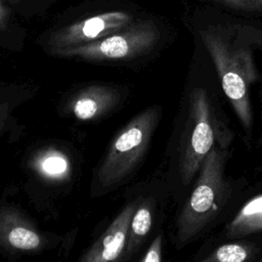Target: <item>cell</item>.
Returning <instances> with one entry per match:
<instances>
[{
  "label": "cell",
  "instance_id": "1",
  "mask_svg": "<svg viewBox=\"0 0 262 262\" xmlns=\"http://www.w3.org/2000/svg\"><path fill=\"white\" fill-rule=\"evenodd\" d=\"M160 118V106L150 105L118 130L93 169L91 198L104 196L133 178L145 158Z\"/></svg>",
  "mask_w": 262,
  "mask_h": 262
},
{
  "label": "cell",
  "instance_id": "2",
  "mask_svg": "<svg viewBox=\"0 0 262 262\" xmlns=\"http://www.w3.org/2000/svg\"><path fill=\"white\" fill-rule=\"evenodd\" d=\"M160 41L158 27L147 19H134L130 25L95 42L60 50L53 57L83 62L131 66L147 56Z\"/></svg>",
  "mask_w": 262,
  "mask_h": 262
},
{
  "label": "cell",
  "instance_id": "3",
  "mask_svg": "<svg viewBox=\"0 0 262 262\" xmlns=\"http://www.w3.org/2000/svg\"><path fill=\"white\" fill-rule=\"evenodd\" d=\"M225 150L214 145L205 158L193 190L176 221V241L178 245L189 242L200 233L215 217L224 198Z\"/></svg>",
  "mask_w": 262,
  "mask_h": 262
},
{
  "label": "cell",
  "instance_id": "4",
  "mask_svg": "<svg viewBox=\"0 0 262 262\" xmlns=\"http://www.w3.org/2000/svg\"><path fill=\"white\" fill-rule=\"evenodd\" d=\"M204 43L214 62L223 91L245 130L252 127L249 88L256 80V70L249 52L231 49L220 38L206 34Z\"/></svg>",
  "mask_w": 262,
  "mask_h": 262
},
{
  "label": "cell",
  "instance_id": "5",
  "mask_svg": "<svg viewBox=\"0 0 262 262\" xmlns=\"http://www.w3.org/2000/svg\"><path fill=\"white\" fill-rule=\"evenodd\" d=\"M130 89L126 84L93 81L79 84L62 94L57 113L62 118L97 123L119 112L127 102Z\"/></svg>",
  "mask_w": 262,
  "mask_h": 262
},
{
  "label": "cell",
  "instance_id": "6",
  "mask_svg": "<svg viewBox=\"0 0 262 262\" xmlns=\"http://www.w3.org/2000/svg\"><path fill=\"white\" fill-rule=\"evenodd\" d=\"M63 237L42 230L17 205L0 200V254L9 260L39 255L58 247Z\"/></svg>",
  "mask_w": 262,
  "mask_h": 262
},
{
  "label": "cell",
  "instance_id": "7",
  "mask_svg": "<svg viewBox=\"0 0 262 262\" xmlns=\"http://www.w3.org/2000/svg\"><path fill=\"white\" fill-rule=\"evenodd\" d=\"M214 117L207 91L194 88L189 95V120L187 133L179 160V175L183 185L192 180L215 145Z\"/></svg>",
  "mask_w": 262,
  "mask_h": 262
},
{
  "label": "cell",
  "instance_id": "8",
  "mask_svg": "<svg viewBox=\"0 0 262 262\" xmlns=\"http://www.w3.org/2000/svg\"><path fill=\"white\" fill-rule=\"evenodd\" d=\"M24 167L33 185L53 192L70 188L78 171L77 157L70 146L58 141L33 147L25 157Z\"/></svg>",
  "mask_w": 262,
  "mask_h": 262
},
{
  "label": "cell",
  "instance_id": "9",
  "mask_svg": "<svg viewBox=\"0 0 262 262\" xmlns=\"http://www.w3.org/2000/svg\"><path fill=\"white\" fill-rule=\"evenodd\" d=\"M134 20L129 11L112 10L84 17L75 23L50 31L40 44L50 56L54 53L76 46H81L102 39L122 30Z\"/></svg>",
  "mask_w": 262,
  "mask_h": 262
},
{
  "label": "cell",
  "instance_id": "10",
  "mask_svg": "<svg viewBox=\"0 0 262 262\" xmlns=\"http://www.w3.org/2000/svg\"><path fill=\"white\" fill-rule=\"evenodd\" d=\"M138 199L135 191L127 195L126 202L120 211L107 224L101 234L82 253L78 261L80 262H122L132 215L134 213Z\"/></svg>",
  "mask_w": 262,
  "mask_h": 262
},
{
  "label": "cell",
  "instance_id": "11",
  "mask_svg": "<svg viewBox=\"0 0 262 262\" xmlns=\"http://www.w3.org/2000/svg\"><path fill=\"white\" fill-rule=\"evenodd\" d=\"M36 84L29 82L0 83V141L4 137L11 140L20 135V126L15 117V112L29 102L38 93Z\"/></svg>",
  "mask_w": 262,
  "mask_h": 262
},
{
  "label": "cell",
  "instance_id": "12",
  "mask_svg": "<svg viewBox=\"0 0 262 262\" xmlns=\"http://www.w3.org/2000/svg\"><path fill=\"white\" fill-rule=\"evenodd\" d=\"M156 216V201L149 194L138 192L137 204L131 218L127 244L122 262L130 261L139 254L149 236Z\"/></svg>",
  "mask_w": 262,
  "mask_h": 262
},
{
  "label": "cell",
  "instance_id": "13",
  "mask_svg": "<svg viewBox=\"0 0 262 262\" xmlns=\"http://www.w3.org/2000/svg\"><path fill=\"white\" fill-rule=\"evenodd\" d=\"M262 231V194L249 200L226 228L228 237H239Z\"/></svg>",
  "mask_w": 262,
  "mask_h": 262
},
{
  "label": "cell",
  "instance_id": "14",
  "mask_svg": "<svg viewBox=\"0 0 262 262\" xmlns=\"http://www.w3.org/2000/svg\"><path fill=\"white\" fill-rule=\"evenodd\" d=\"M252 255V248L244 243H229L219 246L204 259L205 262H244Z\"/></svg>",
  "mask_w": 262,
  "mask_h": 262
},
{
  "label": "cell",
  "instance_id": "15",
  "mask_svg": "<svg viewBox=\"0 0 262 262\" xmlns=\"http://www.w3.org/2000/svg\"><path fill=\"white\" fill-rule=\"evenodd\" d=\"M162 247H163V234L158 233L151 241L144 255H142L139 262H160L162 261Z\"/></svg>",
  "mask_w": 262,
  "mask_h": 262
},
{
  "label": "cell",
  "instance_id": "16",
  "mask_svg": "<svg viewBox=\"0 0 262 262\" xmlns=\"http://www.w3.org/2000/svg\"><path fill=\"white\" fill-rule=\"evenodd\" d=\"M10 11L6 4L0 0V34L9 32L10 28Z\"/></svg>",
  "mask_w": 262,
  "mask_h": 262
},
{
  "label": "cell",
  "instance_id": "17",
  "mask_svg": "<svg viewBox=\"0 0 262 262\" xmlns=\"http://www.w3.org/2000/svg\"><path fill=\"white\" fill-rule=\"evenodd\" d=\"M230 3H237L239 5H260L262 4V0H225Z\"/></svg>",
  "mask_w": 262,
  "mask_h": 262
},
{
  "label": "cell",
  "instance_id": "18",
  "mask_svg": "<svg viewBox=\"0 0 262 262\" xmlns=\"http://www.w3.org/2000/svg\"><path fill=\"white\" fill-rule=\"evenodd\" d=\"M261 261H262V259H261Z\"/></svg>",
  "mask_w": 262,
  "mask_h": 262
},
{
  "label": "cell",
  "instance_id": "19",
  "mask_svg": "<svg viewBox=\"0 0 262 262\" xmlns=\"http://www.w3.org/2000/svg\"><path fill=\"white\" fill-rule=\"evenodd\" d=\"M0 63H1V62H0Z\"/></svg>",
  "mask_w": 262,
  "mask_h": 262
}]
</instances>
